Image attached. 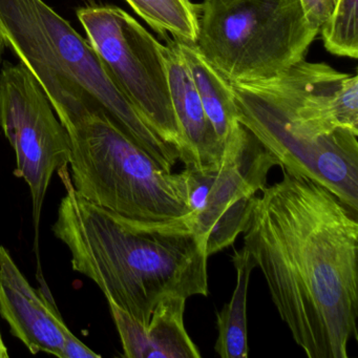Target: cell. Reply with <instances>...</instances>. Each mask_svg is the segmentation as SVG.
I'll list each match as a JSON object with an SVG mask.
<instances>
[{
	"label": "cell",
	"mask_w": 358,
	"mask_h": 358,
	"mask_svg": "<svg viewBox=\"0 0 358 358\" xmlns=\"http://www.w3.org/2000/svg\"><path fill=\"white\" fill-rule=\"evenodd\" d=\"M282 169L255 196L244 248L309 358H348L357 341L358 222L327 188Z\"/></svg>",
	"instance_id": "cell-1"
},
{
	"label": "cell",
	"mask_w": 358,
	"mask_h": 358,
	"mask_svg": "<svg viewBox=\"0 0 358 358\" xmlns=\"http://www.w3.org/2000/svg\"><path fill=\"white\" fill-rule=\"evenodd\" d=\"M54 236L68 246L74 271L142 324L167 296L208 295L206 244L186 217L141 221L117 215L77 194L68 167Z\"/></svg>",
	"instance_id": "cell-2"
},
{
	"label": "cell",
	"mask_w": 358,
	"mask_h": 358,
	"mask_svg": "<svg viewBox=\"0 0 358 358\" xmlns=\"http://www.w3.org/2000/svg\"><path fill=\"white\" fill-rule=\"evenodd\" d=\"M0 35L36 79L64 127L106 115L173 171L177 150L131 104L89 41L43 0H0Z\"/></svg>",
	"instance_id": "cell-3"
},
{
	"label": "cell",
	"mask_w": 358,
	"mask_h": 358,
	"mask_svg": "<svg viewBox=\"0 0 358 358\" xmlns=\"http://www.w3.org/2000/svg\"><path fill=\"white\" fill-rule=\"evenodd\" d=\"M79 196L117 215L169 221L189 215L185 171H166L106 115L66 127Z\"/></svg>",
	"instance_id": "cell-4"
},
{
	"label": "cell",
	"mask_w": 358,
	"mask_h": 358,
	"mask_svg": "<svg viewBox=\"0 0 358 358\" xmlns=\"http://www.w3.org/2000/svg\"><path fill=\"white\" fill-rule=\"evenodd\" d=\"M196 13L194 45L230 85L286 72L320 33L301 0H203Z\"/></svg>",
	"instance_id": "cell-5"
},
{
	"label": "cell",
	"mask_w": 358,
	"mask_h": 358,
	"mask_svg": "<svg viewBox=\"0 0 358 358\" xmlns=\"http://www.w3.org/2000/svg\"><path fill=\"white\" fill-rule=\"evenodd\" d=\"M238 121L280 166L332 192L358 215V134L320 135L301 124L265 83L231 85Z\"/></svg>",
	"instance_id": "cell-6"
},
{
	"label": "cell",
	"mask_w": 358,
	"mask_h": 358,
	"mask_svg": "<svg viewBox=\"0 0 358 358\" xmlns=\"http://www.w3.org/2000/svg\"><path fill=\"white\" fill-rule=\"evenodd\" d=\"M77 17L115 83L180 156L182 140L171 103L165 45L115 6L81 8Z\"/></svg>",
	"instance_id": "cell-7"
},
{
	"label": "cell",
	"mask_w": 358,
	"mask_h": 358,
	"mask_svg": "<svg viewBox=\"0 0 358 358\" xmlns=\"http://www.w3.org/2000/svg\"><path fill=\"white\" fill-rule=\"evenodd\" d=\"M278 159L244 127L224 145L221 162L205 169L185 167L192 229L207 255L231 246L244 231L255 194L267 186Z\"/></svg>",
	"instance_id": "cell-8"
},
{
	"label": "cell",
	"mask_w": 358,
	"mask_h": 358,
	"mask_svg": "<svg viewBox=\"0 0 358 358\" xmlns=\"http://www.w3.org/2000/svg\"><path fill=\"white\" fill-rule=\"evenodd\" d=\"M1 69L0 129L15 152L14 175L24 179L30 188L38 230L54 173L70 164V136L45 92L22 62H5Z\"/></svg>",
	"instance_id": "cell-9"
},
{
	"label": "cell",
	"mask_w": 358,
	"mask_h": 358,
	"mask_svg": "<svg viewBox=\"0 0 358 358\" xmlns=\"http://www.w3.org/2000/svg\"><path fill=\"white\" fill-rule=\"evenodd\" d=\"M0 314L31 353L45 352L62 358L68 326L51 295L31 286L3 246H0Z\"/></svg>",
	"instance_id": "cell-10"
},
{
	"label": "cell",
	"mask_w": 358,
	"mask_h": 358,
	"mask_svg": "<svg viewBox=\"0 0 358 358\" xmlns=\"http://www.w3.org/2000/svg\"><path fill=\"white\" fill-rule=\"evenodd\" d=\"M165 45L169 92L182 140L184 167L205 169L221 162L224 146L209 121L187 66L173 39Z\"/></svg>",
	"instance_id": "cell-11"
},
{
	"label": "cell",
	"mask_w": 358,
	"mask_h": 358,
	"mask_svg": "<svg viewBox=\"0 0 358 358\" xmlns=\"http://www.w3.org/2000/svg\"><path fill=\"white\" fill-rule=\"evenodd\" d=\"M108 301L127 358H200L198 347L184 326L186 299L167 296L155 308L148 324Z\"/></svg>",
	"instance_id": "cell-12"
},
{
	"label": "cell",
	"mask_w": 358,
	"mask_h": 358,
	"mask_svg": "<svg viewBox=\"0 0 358 358\" xmlns=\"http://www.w3.org/2000/svg\"><path fill=\"white\" fill-rule=\"evenodd\" d=\"M175 43L187 66L205 113L224 146L242 127L231 85L207 62L194 43Z\"/></svg>",
	"instance_id": "cell-13"
},
{
	"label": "cell",
	"mask_w": 358,
	"mask_h": 358,
	"mask_svg": "<svg viewBox=\"0 0 358 358\" xmlns=\"http://www.w3.org/2000/svg\"><path fill=\"white\" fill-rule=\"evenodd\" d=\"M232 263L236 270V286L229 303L217 313L219 336L215 350L223 358H247V294L255 266L244 247L234 250Z\"/></svg>",
	"instance_id": "cell-14"
},
{
	"label": "cell",
	"mask_w": 358,
	"mask_h": 358,
	"mask_svg": "<svg viewBox=\"0 0 358 358\" xmlns=\"http://www.w3.org/2000/svg\"><path fill=\"white\" fill-rule=\"evenodd\" d=\"M134 11L161 36L196 43L198 5L189 0H127Z\"/></svg>",
	"instance_id": "cell-15"
},
{
	"label": "cell",
	"mask_w": 358,
	"mask_h": 358,
	"mask_svg": "<svg viewBox=\"0 0 358 358\" xmlns=\"http://www.w3.org/2000/svg\"><path fill=\"white\" fill-rule=\"evenodd\" d=\"M358 0H337L334 10L320 27L327 51L341 57H358Z\"/></svg>",
	"instance_id": "cell-16"
},
{
	"label": "cell",
	"mask_w": 358,
	"mask_h": 358,
	"mask_svg": "<svg viewBox=\"0 0 358 358\" xmlns=\"http://www.w3.org/2000/svg\"><path fill=\"white\" fill-rule=\"evenodd\" d=\"M301 1L310 22L320 29L330 17L337 3V0H301Z\"/></svg>",
	"instance_id": "cell-17"
},
{
	"label": "cell",
	"mask_w": 358,
	"mask_h": 358,
	"mask_svg": "<svg viewBox=\"0 0 358 358\" xmlns=\"http://www.w3.org/2000/svg\"><path fill=\"white\" fill-rule=\"evenodd\" d=\"M62 358H101V356L79 341L69 329L64 333Z\"/></svg>",
	"instance_id": "cell-18"
},
{
	"label": "cell",
	"mask_w": 358,
	"mask_h": 358,
	"mask_svg": "<svg viewBox=\"0 0 358 358\" xmlns=\"http://www.w3.org/2000/svg\"><path fill=\"white\" fill-rule=\"evenodd\" d=\"M9 357V353H8L7 347L3 343V337L0 334V358H8Z\"/></svg>",
	"instance_id": "cell-19"
},
{
	"label": "cell",
	"mask_w": 358,
	"mask_h": 358,
	"mask_svg": "<svg viewBox=\"0 0 358 358\" xmlns=\"http://www.w3.org/2000/svg\"><path fill=\"white\" fill-rule=\"evenodd\" d=\"M6 43L3 41V37L0 35V66H1V62H3V54H5L6 50Z\"/></svg>",
	"instance_id": "cell-20"
}]
</instances>
